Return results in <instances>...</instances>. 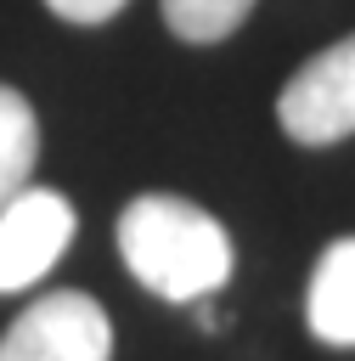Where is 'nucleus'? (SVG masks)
I'll return each mask as SVG.
<instances>
[{
    "label": "nucleus",
    "instance_id": "20e7f679",
    "mask_svg": "<svg viewBox=\"0 0 355 361\" xmlns=\"http://www.w3.org/2000/svg\"><path fill=\"white\" fill-rule=\"evenodd\" d=\"M79 231V214L51 186H17L0 203V293H23L56 271Z\"/></svg>",
    "mask_w": 355,
    "mask_h": 361
},
{
    "label": "nucleus",
    "instance_id": "423d86ee",
    "mask_svg": "<svg viewBox=\"0 0 355 361\" xmlns=\"http://www.w3.org/2000/svg\"><path fill=\"white\" fill-rule=\"evenodd\" d=\"M34 164H39V118L23 90L0 85V203L17 186H28Z\"/></svg>",
    "mask_w": 355,
    "mask_h": 361
},
{
    "label": "nucleus",
    "instance_id": "39448f33",
    "mask_svg": "<svg viewBox=\"0 0 355 361\" xmlns=\"http://www.w3.org/2000/svg\"><path fill=\"white\" fill-rule=\"evenodd\" d=\"M304 322L321 344L355 350V237H338L321 248L304 293Z\"/></svg>",
    "mask_w": 355,
    "mask_h": 361
},
{
    "label": "nucleus",
    "instance_id": "7ed1b4c3",
    "mask_svg": "<svg viewBox=\"0 0 355 361\" xmlns=\"http://www.w3.org/2000/svg\"><path fill=\"white\" fill-rule=\"evenodd\" d=\"M276 118L299 147H332L355 135V34L316 51L276 96Z\"/></svg>",
    "mask_w": 355,
    "mask_h": 361
},
{
    "label": "nucleus",
    "instance_id": "f257e3e1",
    "mask_svg": "<svg viewBox=\"0 0 355 361\" xmlns=\"http://www.w3.org/2000/svg\"><path fill=\"white\" fill-rule=\"evenodd\" d=\"M118 254H124V271L169 305H203L231 282V265H237L231 231L203 203L175 192H141L124 203Z\"/></svg>",
    "mask_w": 355,
    "mask_h": 361
},
{
    "label": "nucleus",
    "instance_id": "0eeeda50",
    "mask_svg": "<svg viewBox=\"0 0 355 361\" xmlns=\"http://www.w3.org/2000/svg\"><path fill=\"white\" fill-rule=\"evenodd\" d=\"M158 6H163V23H169L175 39H186V45H220V39H231L248 23V11L259 0H158Z\"/></svg>",
    "mask_w": 355,
    "mask_h": 361
},
{
    "label": "nucleus",
    "instance_id": "f03ea898",
    "mask_svg": "<svg viewBox=\"0 0 355 361\" xmlns=\"http://www.w3.org/2000/svg\"><path fill=\"white\" fill-rule=\"evenodd\" d=\"M0 361H113V322L79 288H51L0 333Z\"/></svg>",
    "mask_w": 355,
    "mask_h": 361
},
{
    "label": "nucleus",
    "instance_id": "6e6552de",
    "mask_svg": "<svg viewBox=\"0 0 355 361\" xmlns=\"http://www.w3.org/2000/svg\"><path fill=\"white\" fill-rule=\"evenodd\" d=\"M130 0H45V11H56L62 23H73V28H96V23H107V17H118Z\"/></svg>",
    "mask_w": 355,
    "mask_h": 361
}]
</instances>
